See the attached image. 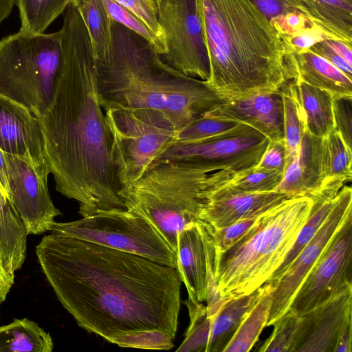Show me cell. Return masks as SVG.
Instances as JSON below:
<instances>
[{
    "label": "cell",
    "instance_id": "18",
    "mask_svg": "<svg viewBox=\"0 0 352 352\" xmlns=\"http://www.w3.org/2000/svg\"><path fill=\"white\" fill-rule=\"evenodd\" d=\"M208 113L248 124L270 141L284 138V107L280 89L228 99Z\"/></svg>",
    "mask_w": 352,
    "mask_h": 352
},
{
    "label": "cell",
    "instance_id": "19",
    "mask_svg": "<svg viewBox=\"0 0 352 352\" xmlns=\"http://www.w3.org/2000/svg\"><path fill=\"white\" fill-rule=\"evenodd\" d=\"M293 196L276 190L261 192H212L200 212V220L212 229L255 217Z\"/></svg>",
    "mask_w": 352,
    "mask_h": 352
},
{
    "label": "cell",
    "instance_id": "26",
    "mask_svg": "<svg viewBox=\"0 0 352 352\" xmlns=\"http://www.w3.org/2000/svg\"><path fill=\"white\" fill-rule=\"evenodd\" d=\"M53 349L50 334L28 318L0 326V352H51Z\"/></svg>",
    "mask_w": 352,
    "mask_h": 352
},
{
    "label": "cell",
    "instance_id": "20",
    "mask_svg": "<svg viewBox=\"0 0 352 352\" xmlns=\"http://www.w3.org/2000/svg\"><path fill=\"white\" fill-rule=\"evenodd\" d=\"M322 137L304 131L296 155L287 162L276 190L293 197L309 196L324 181Z\"/></svg>",
    "mask_w": 352,
    "mask_h": 352
},
{
    "label": "cell",
    "instance_id": "29",
    "mask_svg": "<svg viewBox=\"0 0 352 352\" xmlns=\"http://www.w3.org/2000/svg\"><path fill=\"white\" fill-rule=\"evenodd\" d=\"M71 0H16L21 21L20 30L33 34L44 33L60 14Z\"/></svg>",
    "mask_w": 352,
    "mask_h": 352
},
{
    "label": "cell",
    "instance_id": "38",
    "mask_svg": "<svg viewBox=\"0 0 352 352\" xmlns=\"http://www.w3.org/2000/svg\"><path fill=\"white\" fill-rule=\"evenodd\" d=\"M173 339L167 333L155 330H142L112 338L109 342L121 347L143 349L169 350Z\"/></svg>",
    "mask_w": 352,
    "mask_h": 352
},
{
    "label": "cell",
    "instance_id": "22",
    "mask_svg": "<svg viewBox=\"0 0 352 352\" xmlns=\"http://www.w3.org/2000/svg\"><path fill=\"white\" fill-rule=\"evenodd\" d=\"M284 84L298 105L305 131L323 137L334 129L332 94L298 79Z\"/></svg>",
    "mask_w": 352,
    "mask_h": 352
},
{
    "label": "cell",
    "instance_id": "46",
    "mask_svg": "<svg viewBox=\"0 0 352 352\" xmlns=\"http://www.w3.org/2000/svg\"><path fill=\"white\" fill-rule=\"evenodd\" d=\"M14 283V276L10 274L0 261V305L6 299Z\"/></svg>",
    "mask_w": 352,
    "mask_h": 352
},
{
    "label": "cell",
    "instance_id": "48",
    "mask_svg": "<svg viewBox=\"0 0 352 352\" xmlns=\"http://www.w3.org/2000/svg\"><path fill=\"white\" fill-rule=\"evenodd\" d=\"M0 191L9 199V184L6 153L0 148Z\"/></svg>",
    "mask_w": 352,
    "mask_h": 352
},
{
    "label": "cell",
    "instance_id": "21",
    "mask_svg": "<svg viewBox=\"0 0 352 352\" xmlns=\"http://www.w3.org/2000/svg\"><path fill=\"white\" fill-rule=\"evenodd\" d=\"M283 68L285 81L298 79L329 92L334 98L352 99L351 80L309 49L287 51Z\"/></svg>",
    "mask_w": 352,
    "mask_h": 352
},
{
    "label": "cell",
    "instance_id": "39",
    "mask_svg": "<svg viewBox=\"0 0 352 352\" xmlns=\"http://www.w3.org/2000/svg\"><path fill=\"white\" fill-rule=\"evenodd\" d=\"M261 215V214L217 229H212L208 225L210 228L214 240L215 256L228 250L245 236L256 225Z\"/></svg>",
    "mask_w": 352,
    "mask_h": 352
},
{
    "label": "cell",
    "instance_id": "41",
    "mask_svg": "<svg viewBox=\"0 0 352 352\" xmlns=\"http://www.w3.org/2000/svg\"><path fill=\"white\" fill-rule=\"evenodd\" d=\"M285 52L287 51L300 52L309 49L316 43L325 39L328 36L316 25L308 26L292 35L281 36Z\"/></svg>",
    "mask_w": 352,
    "mask_h": 352
},
{
    "label": "cell",
    "instance_id": "35",
    "mask_svg": "<svg viewBox=\"0 0 352 352\" xmlns=\"http://www.w3.org/2000/svg\"><path fill=\"white\" fill-rule=\"evenodd\" d=\"M252 1L280 36L287 33L289 23L296 15L303 14L309 18L302 0Z\"/></svg>",
    "mask_w": 352,
    "mask_h": 352
},
{
    "label": "cell",
    "instance_id": "31",
    "mask_svg": "<svg viewBox=\"0 0 352 352\" xmlns=\"http://www.w3.org/2000/svg\"><path fill=\"white\" fill-rule=\"evenodd\" d=\"M241 124L243 123L206 113L177 131L172 144H185L200 142L228 132Z\"/></svg>",
    "mask_w": 352,
    "mask_h": 352
},
{
    "label": "cell",
    "instance_id": "25",
    "mask_svg": "<svg viewBox=\"0 0 352 352\" xmlns=\"http://www.w3.org/2000/svg\"><path fill=\"white\" fill-rule=\"evenodd\" d=\"M308 16L330 39L352 44V0H302Z\"/></svg>",
    "mask_w": 352,
    "mask_h": 352
},
{
    "label": "cell",
    "instance_id": "34",
    "mask_svg": "<svg viewBox=\"0 0 352 352\" xmlns=\"http://www.w3.org/2000/svg\"><path fill=\"white\" fill-rule=\"evenodd\" d=\"M284 107V138L287 162L298 152L305 131L304 123L298 105L283 83L280 87Z\"/></svg>",
    "mask_w": 352,
    "mask_h": 352
},
{
    "label": "cell",
    "instance_id": "40",
    "mask_svg": "<svg viewBox=\"0 0 352 352\" xmlns=\"http://www.w3.org/2000/svg\"><path fill=\"white\" fill-rule=\"evenodd\" d=\"M113 1L136 15L161 41L165 43L164 34L159 22L162 0Z\"/></svg>",
    "mask_w": 352,
    "mask_h": 352
},
{
    "label": "cell",
    "instance_id": "50",
    "mask_svg": "<svg viewBox=\"0 0 352 352\" xmlns=\"http://www.w3.org/2000/svg\"><path fill=\"white\" fill-rule=\"evenodd\" d=\"M0 261H1V256H0ZM1 263H2V261H1Z\"/></svg>",
    "mask_w": 352,
    "mask_h": 352
},
{
    "label": "cell",
    "instance_id": "13",
    "mask_svg": "<svg viewBox=\"0 0 352 352\" xmlns=\"http://www.w3.org/2000/svg\"><path fill=\"white\" fill-rule=\"evenodd\" d=\"M352 189L344 185L327 218L285 274L276 282L266 327L272 326L289 309L304 279L316 263L347 217L352 214Z\"/></svg>",
    "mask_w": 352,
    "mask_h": 352
},
{
    "label": "cell",
    "instance_id": "49",
    "mask_svg": "<svg viewBox=\"0 0 352 352\" xmlns=\"http://www.w3.org/2000/svg\"><path fill=\"white\" fill-rule=\"evenodd\" d=\"M15 4L16 0H0V24L9 16Z\"/></svg>",
    "mask_w": 352,
    "mask_h": 352
},
{
    "label": "cell",
    "instance_id": "23",
    "mask_svg": "<svg viewBox=\"0 0 352 352\" xmlns=\"http://www.w3.org/2000/svg\"><path fill=\"white\" fill-rule=\"evenodd\" d=\"M28 234L22 217L0 191V256L6 270L13 276L26 258Z\"/></svg>",
    "mask_w": 352,
    "mask_h": 352
},
{
    "label": "cell",
    "instance_id": "7",
    "mask_svg": "<svg viewBox=\"0 0 352 352\" xmlns=\"http://www.w3.org/2000/svg\"><path fill=\"white\" fill-rule=\"evenodd\" d=\"M62 64L60 30L33 34L19 30L0 41V95L40 118L53 100Z\"/></svg>",
    "mask_w": 352,
    "mask_h": 352
},
{
    "label": "cell",
    "instance_id": "32",
    "mask_svg": "<svg viewBox=\"0 0 352 352\" xmlns=\"http://www.w3.org/2000/svg\"><path fill=\"white\" fill-rule=\"evenodd\" d=\"M184 302L188 309L190 324L184 341L176 351L206 352L212 324L206 305L202 302H192L188 298Z\"/></svg>",
    "mask_w": 352,
    "mask_h": 352
},
{
    "label": "cell",
    "instance_id": "1",
    "mask_svg": "<svg viewBox=\"0 0 352 352\" xmlns=\"http://www.w3.org/2000/svg\"><path fill=\"white\" fill-rule=\"evenodd\" d=\"M35 252L58 300L87 331L109 342L142 330L175 339L182 283L175 268L53 233Z\"/></svg>",
    "mask_w": 352,
    "mask_h": 352
},
{
    "label": "cell",
    "instance_id": "30",
    "mask_svg": "<svg viewBox=\"0 0 352 352\" xmlns=\"http://www.w3.org/2000/svg\"><path fill=\"white\" fill-rule=\"evenodd\" d=\"M322 146L324 181L342 179L345 182H350L352 178V149L336 129L322 137Z\"/></svg>",
    "mask_w": 352,
    "mask_h": 352
},
{
    "label": "cell",
    "instance_id": "37",
    "mask_svg": "<svg viewBox=\"0 0 352 352\" xmlns=\"http://www.w3.org/2000/svg\"><path fill=\"white\" fill-rule=\"evenodd\" d=\"M300 316L288 310L272 324L271 336L261 346V352H293Z\"/></svg>",
    "mask_w": 352,
    "mask_h": 352
},
{
    "label": "cell",
    "instance_id": "11",
    "mask_svg": "<svg viewBox=\"0 0 352 352\" xmlns=\"http://www.w3.org/2000/svg\"><path fill=\"white\" fill-rule=\"evenodd\" d=\"M159 22L166 45L163 60L188 76L208 80L209 59L195 0H162Z\"/></svg>",
    "mask_w": 352,
    "mask_h": 352
},
{
    "label": "cell",
    "instance_id": "28",
    "mask_svg": "<svg viewBox=\"0 0 352 352\" xmlns=\"http://www.w3.org/2000/svg\"><path fill=\"white\" fill-rule=\"evenodd\" d=\"M275 287L274 282L265 283V290L247 313L234 336L223 352H248L257 342L266 327Z\"/></svg>",
    "mask_w": 352,
    "mask_h": 352
},
{
    "label": "cell",
    "instance_id": "6",
    "mask_svg": "<svg viewBox=\"0 0 352 352\" xmlns=\"http://www.w3.org/2000/svg\"><path fill=\"white\" fill-rule=\"evenodd\" d=\"M313 206L307 195L289 198L262 213L241 240L215 256L214 276L228 301L253 292L282 264Z\"/></svg>",
    "mask_w": 352,
    "mask_h": 352
},
{
    "label": "cell",
    "instance_id": "15",
    "mask_svg": "<svg viewBox=\"0 0 352 352\" xmlns=\"http://www.w3.org/2000/svg\"><path fill=\"white\" fill-rule=\"evenodd\" d=\"M175 254L176 270L188 299L206 302L210 280L215 278L216 252L210 228L201 221L186 227L177 236Z\"/></svg>",
    "mask_w": 352,
    "mask_h": 352
},
{
    "label": "cell",
    "instance_id": "5",
    "mask_svg": "<svg viewBox=\"0 0 352 352\" xmlns=\"http://www.w3.org/2000/svg\"><path fill=\"white\" fill-rule=\"evenodd\" d=\"M235 175L194 163L161 160L124 188L120 195L126 208L144 216L175 254L179 233L201 221L207 196Z\"/></svg>",
    "mask_w": 352,
    "mask_h": 352
},
{
    "label": "cell",
    "instance_id": "43",
    "mask_svg": "<svg viewBox=\"0 0 352 352\" xmlns=\"http://www.w3.org/2000/svg\"><path fill=\"white\" fill-rule=\"evenodd\" d=\"M287 151L283 140L270 141L256 167L284 173Z\"/></svg>",
    "mask_w": 352,
    "mask_h": 352
},
{
    "label": "cell",
    "instance_id": "36",
    "mask_svg": "<svg viewBox=\"0 0 352 352\" xmlns=\"http://www.w3.org/2000/svg\"><path fill=\"white\" fill-rule=\"evenodd\" d=\"M112 21H116L145 39L162 56L166 52V43L161 41L136 15L113 0H102Z\"/></svg>",
    "mask_w": 352,
    "mask_h": 352
},
{
    "label": "cell",
    "instance_id": "9",
    "mask_svg": "<svg viewBox=\"0 0 352 352\" xmlns=\"http://www.w3.org/2000/svg\"><path fill=\"white\" fill-rule=\"evenodd\" d=\"M50 231L177 268L176 254L167 242L144 216L130 208L97 211L71 222L55 221Z\"/></svg>",
    "mask_w": 352,
    "mask_h": 352
},
{
    "label": "cell",
    "instance_id": "14",
    "mask_svg": "<svg viewBox=\"0 0 352 352\" xmlns=\"http://www.w3.org/2000/svg\"><path fill=\"white\" fill-rule=\"evenodd\" d=\"M6 159L9 199L22 217L29 234L50 231L61 212L50 197L47 177L40 174L25 159L8 153Z\"/></svg>",
    "mask_w": 352,
    "mask_h": 352
},
{
    "label": "cell",
    "instance_id": "33",
    "mask_svg": "<svg viewBox=\"0 0 352 352\" xmlns=\"http://www.w3.org/2000/svg\"><path fill=\"white\" fill-rule=\"evenodd\" d=\"M283 174L254 167L236 175L226 186L214 191L220 192H261L276 190Z\"/></svg>",
    "mask_w": 352,
    "mask_h": 352
},
{
    "label": "cell",
    "instance_id": "24",
    "mask_svg": "<svg viewBox=\"0 0 352 352\" xmlns=\"http://www.w3.org/2000/svg\"><path fill=\"white\" fill-rule=\"evenodd\" d=\"M265 283L253 292L229 300L212 320L209 341L206 352H223L247 313L265 290Z\"/></svg>",
    "mask_w": 352,
    "mask_h": 352
},
{
    "label": "cell",
    "instance_id": "3",
    "mask_svg": "<svg viewBox=\"0 0 352 352\" xmlns=\"http://www.w3.org/2000/svg\"><path fill=\"white\" fill-rule=\"evenodd\" d=\"M111 32L109 55L94 58L102 107L158 111L178 131L228 100L206 80L168 65L151 44L113 21Z\"/></svg>",
    "mask_w": 352,
    "mask_h": 352
},
{
    "label": "cell",
    "instance_id": "17",
    "mask_svg": "<svg viewBox=\"0 0 352 352\" xmlns=\"http://www.w3.org/2000/svg\"><path fill=\"white\" fill-rule=\"evenodd\" d=\"M352 314V287L299 316L293 352H334L338 338Z\"/></svg>",
    "mask_w": 352,
    "mask_h": 352
},
{
    "label": "cell",
    "instance_id": "2",
    "mask_svg": "<svg viewBox=\"0 0 352 352\" xmlns=\"http://www.w3.org/2000/svg\"><path fill=\"white\" fill-rule=\"evenodd\" d=\"M63 14L60 75L49 109L38 118L46 162L56 190L78 203L82 217L126 209L111 158L91 41L72 4Z\"/></svg>",
    "mask_w": 352,
    "mask_h": 352
},
{
    "label": "cell",
    "instance_id": "4",
    "mask_svg": "<svg viewBox=\"0 0 352 352\" xmlns=\"http://www.w3.org/2000/svg\"><path fill=\"white\" fill-rule=\"evenodd\" d=\"M208 52L206 80L230 99L280 89L285 49L252 0H195Z\"/></svg>",
    "mask_w": 352,
    "mask_h": 352
},
{
    "label": "cell",
    "instance_id": "45",
    "mask_svg": "<svg viewBox=\"0 0 352 352\" xmlns=\"http://www.w3.org/2000/svg\"><path fill=\"white\" fill-rule=\"evenodd\" d=\"M352 318L345 321L338 336L334 352H351Z\"/></svg>",
    "mask_w": 352,
    "mask_h": 352
},
{
    "label": "cell",
    "instance_id": "16",
    "mask_svg": "<svg viewBox=\"0 0 352 352\" xmlns=\"http://www.w3.org/2000/svg\"><path fill=\"white\" fill-rule=\"evenodd\" d=\"M0 148L30 161L45 177L50 173L38 118L22 105L0 95Z\"/></svg>",
    "mask_w": 352,
    "mask_h": 352
},
{
    "label": "cell",
    "instance_id": "42",
    "mask_svg": "<svg viewBox=\"0 0 352 352\" xmlns=\"http://www.w3.org/2000/svg\"><path fill=\"white\" fill-rule=\"evenodd\" d=\"M334 129L342 135L347 146L352 145V99L334 98L333 101Z\"/></svg>",
    "mask_w": 352,
    "mask_h": 352
},
{
    "label": "cell",
    "instance_id": "27",
    "mask_svg": "<svg viewBox=\"0 0 352 352\" xmlns=\"http://www.w3.org/2000/svg\"><path fill=\"white\" fill-rule=\"evenodd\" d=\"M87 29L94 58H105L109 54L112 41L113 21L102 0H71Z\"/></svg>",
    "mask_w": 352,
    "mask_h": 352
},
{
    "label": "cell",
    "instance_id": "8",
    "mask_svg": "<svg viewBox=\"0 0 352 352\" xmlns=\"http://www.w3.org/2000/svg\"><path fill=\"white\" fill-rule=\"evenodd\" d=\"M111 140V158L122 189L139 179L174 142L177 129L162 112L102 107Z\"/></svg>",
    "mask_w": 352,
    "mask_h": 352
},
{
    "label": "cell",
    "instance_id": "47",
    "mask_svg": "<svg viewBox=\"0 0 352 352\" xmlns=\"http://www.w3.org/2000/svg\"><path fill=\"white\" fill-rule=\"evenodd\" d=\"M324 41L331 49L340 55L349 65H352L351 44L333 39H325Z\"/></svg>",
    "mask_w": 352,
    "mask_h": 352
},
{
    "label": "cell",
    "instance_id": "12",
    "mask_svg": "<svg viewBox=\"0 0 352 352\" xmlns=\"http://www.w3.org/2000/svg\"><path fill=\"white\" fill-rule=\"evenodd\" d=\"M352 287V216L338 230L308 273L289 307L302 315Z\"/></svg>",
    "mask_w": 352,
    "mask_h": 352
},
{
    "label": "cell",
    "instance_id": "44",
    "mask_svg": "<svg viewBox=\"0 0 352 352\" xmlns=\"http://www.w3.org/2000/svg\"><path fill=\"white\" fill-rule=\"evenodd\" d=\"M309 50L326 59L352 80V65L331 49L324 40L316 43Z\"/></svg>",
    "mask_w": 352,
    "mask_h": 352
},
{
    "label": "cell",
    "instance_id": "10",
    "mask_svg": "<svg viewBox=\"0 0 352 352\" xmlns=\"http://www.w3.org/2000/svg\"><path fill=\"white\" fill-rule=\"evenodd\" d=\"M270 140L246 124L222 134L191 144H172L159 161L186 162L212 170L236 175L251 170L259 162Z\"/></svg>",
    "mask_w": 352,
    "mask_h": 352
}]
</instances>
